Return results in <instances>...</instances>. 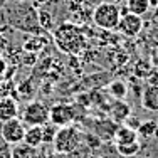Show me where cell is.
<instances>
[{
  "mask_svg": "<svg viewBox=\"0 0 158 158\" xmlns=\"http://www.w3.org/2000/svg\"><path fill=\"white\" fill-rule=\"evenodd\" d=\"M54 42L66 54H79L86 47V35L76 24L64 22L54 29Z\"/></svg>",
  "mask_w": 158,
  "mask_h": 158,
  "instance_id": "cell-1",
  "label": "cell"
},
{
  "mask_svg": "<svg viewBox=\"0 0 158 158\" xmlns=\"http://www.w3.org/2000/svg\"><path fill=\"white\" fill-rule=\"evenodd\" d=\"M81 141H82V135L76 126L73 125L62 126L57 128V133H56L54 141H52V148L59 155H69V153H74L79 148Z\"/></svg>",
  "mask_w": 158,
  "mask_h": 158,
  "instance_id": "cell-2",
  "label": "cell"
},
{
  "mask_svg": "<svg viewBox=\"0 0 158 158\" xmlns=\"http://www.w3.org/2000/svg\"><path fill=\"white\" fill-rule=\"evenodd\" d=\"M119 17H121V10L113 2H101L93 10V22L96 27L103 31H114L118 27Z\"/></svg>",
  "mask_w": 158,
  "mask_h": 158,
  "instance_id": "cell-3",
  "label": "cell"
},
{
  "mask_svg": "<svg viewBox=\"0 0 158 158\" xmlns=\"http://www.w3.org/2000/svg\"><path fill=\"white\" fill-rule=\"evenodd\" d=\"M20 119L27 126H44L46 123H49V106H46L39 99L31 101L24 106Z\"/></svg>",
  "mask_w": 158,
  "mask_h": 158,
  "instance_id": "cell-4",
  "label": "cell"
},
{
  "mask_svg": "<svg viewBox=\"0 0 158 158\" xmlns=\"http://www.w3.org/2000/svg\"><path fill=\"white\" fill-rule=\"evenodd\" d=\"M74 119H76V110H74L73 104L57 103L49 108V123H52L54 126H69L73 125Z\"/></svg>",
  "mask_w": 158,
  "mask_h": 158,
  "instance_id": "cell-5",
  "label": "cell"
},
{
  "mask_svg": "<svg viewBox=\"0 0 158 158\" xmlns=\"http://www.w3.org/2000/svg\"><path fill=\"white\" fill-rule=\"evenodd\" d=\"M24 135H25V125L22 123L20 118H12L9 121H3L2 126H0V136L10 146L24 141Z\"/></svg>",
  "mask_w": 158,
  "mask_h": 158,
  "instance_id": "cell-6",
  "label": "cell"
},
{
  "mask_svg": "<svg viewBox=\"0 0 158 158\" xmlns=\"http://www.w3.org/2000/svg\"><path fill=\"white\" fill-rule=\"evenodd\" d=\"M141 29H143V19L140 15L126 12V14H121L116 31H119L126 37H136L141 32Z\"/></svg>",
  "mask_w": 158,
  "mask_h": 158,
  "instance_id": "cell-7",
  "label": "cell"
},
{
  "mask_svg": "<svg viewBox=\"0 0 158 158\" xmlns=\"http://www.w3.org/2000/svg\"><path fill=\"white\" fill-rule=\"evenodd\" d=\"M141 106L146 111L158 113V84H148L141 93Z\"/></svg>",
  "mask_w": 158,
  "mask_h": 158,
  "instance_id": "cell-8",
  "label": "cell"
},
{
  "mask_svg": "<svg viewBox=\"0 0 158 158\" xmlns=\"http://www.w3.org/2000/svg\"><path fill=\"white\" fill-rule=\"evenodd\" d=\"M12 118H19V103L14 98L5 96L0 99V123L9 121Z\"/></svg>",
  "mask_w": 158,
  "mask_h": 158,
  "instance_id": "cell-9",
  "label": "cell"
},
{
  "mask_svg": "<svg viewBox=\"0 0 158 158\" xmlns=\"http://www.w3.org/2000/svg\"><path fill=\"white\" fill-rule=\"evenodd\" d=\"M110 116L114 123H125L128 119V116H131V108L125 99H116L111 104Z\"/></svg>",
  "mask_w": 158,
  "mask_h": 158,
  "instance_id": "cell-10",
  "label": "cell"
},
{
  "mask_svg": "<svg viewBox=\"0 0 158 158\" xmlns=\"http://www.w3.org/2000/svg\"><path fill=\"white\" fill-rule=\"evenodd\" d=\"M10 158H40V153H39V148L20 141L17 145H12Z\"/></svg>",
  "mask_w": 158,
  "mask_h": 158,
  "instance_id": "cell-11",
  "label": "cell"
},
{
  "mask_svg": "<svg viewBox=\"0 0 158 158\" xmlns=\"http://www.w3.org/2000/svg\"><path fill=\"white\" fill-rule=\"evenodd\" d=\"M138 140V133L135 130L128 126H118L114 131V141L116 145H123V143H131V141H136Z\"/></svg>",
  "mask_w": 158,
  "mask_h": 158,
  "instance_id": "cell-12",
  "label": "cell"
},
{
  "mask_svg": "<svg viewBox=\"0 0 158 158\" xmlns=\"http://www.w3.org/2000/svg\"><path fill=\"white\" fill-rule=\"evenodd\" d=\"M24 143L39 148V146L42 145V126H29V128H25Z\"/></svg>",
  "mask_w": 158,
  "mask_h": 158,
  "instance_id": "cell-13",
  "label": "cell"
},
{
  "mask_svg": "<svg viewBox=\"0 0 158 158\" xmlns=\"http://www.w3.org/2000/svg\"><path fill=\"white\" fill-rule=\"evenodd\" d=\"M46 46H47V39H44V37L31 35V37H27V39L24 40V51L25 52H32V54L40 52Z\"/></svg>",
  "mask_w": 158,
  "mask_h": 158,
  "instance_id": "cell-14",
  "label": "cell"
},
{
  "mask_svg": "<svg viewBox=\"0 0 158 158\" xmlns=\"http://www.w3.org/2000/svg\"><path fill=\"white\" fill-rule=\"evenodd\" d=\"M108 91L110 94L114 98V99H125L128 94V86L125 81L121 79H116V81H111V84L108 86Z\"/></svg>",
  "mask_w": 158,
  "mask_h": 158,
  "instance_id": "cell-15",
  "label": "cell"
},
{
  "mask_svg": "<svg viewBox=\"0 0 158 158\" xmlns=\"http://www.w3.org/2000/svg\"><path fill=\"white\" fill-rule=\"evenodd\" d=\"M150 10V0H128V12L135 15H145Z\"/></svg>",
  "mask_w": 158,
  "mask_h": 158,
  "instance_id": "cell-16",
  "label": "cell"
},
{
  "mask_svg": "<svg viewBox=\"0 0 158 158\" xmlns=\"http://www.w3.org/2000/svg\"><path fill=\"white\" fill-rule=\"evenodd\" d=\"M141 145L140 141H131V143H123V145H116V150H118V153L121 156L125 158H131L135 155H138V152H140Z\"/></svg>",
  "mask_w": 158,
  "mask_h": 158,
  "instance_id": "cell-17",
  "label": "cell"
},
{
  "mask_svg": "<svg viewBox=\"0 0 158 158\" xmlns=\"http://www.w3.org/2000/svg\"><path fill=\"white\" fill-rule=\"evenodd\" d=\"M156 130H158V125L155 121H145V123L140 125V128L136 130V133H138V136L148 140V138H152L153 135L156 133Z\"/></svg>",
  "mask_w": 158,
  "mask_h": 158,
  "instance_id": "cell-18",
  "label": "cell"
},
{
  "mask_svg": "<svg viewBox=\"0 0 158 158\" xmlns=\"http://www.w3.org/2000/svg\"><path fill=\"white\" fill-rule=\"evenodd\" d=\"M56 133H57V126H54L52 123H46L42 126V145H52Z\"/></svg>",
  "mask_w": 158,
  "mask_h": 158,
  "instance_id": "cell-19",
  "label": "cell"
},
{
  "mask_svg": "<svg viewBox=\"0 0 158 158\" xmlns=\"http://www.w3.org/2000/svg\"><path fill=\"white\" fill-rule=\"evenodd\" d=\"M37 19H39V25H42L44 29H51L52 25H54V22H52L51 14L46 12V10H40V12H39V15H37Z\"/></svg>",
  "mask_w": 158,
  "mask_h": 158,
  "instance_id": "cell-20",
  "label": "cell"
},
{
  "mask_svg": "<svg viewBox=\"0 0 158 158\" xmlns=\"http://www.w3.org/2000/svg\"><path fill=\"white\" fill-rule=\"evenodd\" d=\"M9 89H10V84L3 76H0V99L5 96H9Z\"/></svg>",
  "mask_w": 158,
  "mask_h": 158,
  "instance_id": "cell-21",
  "label": "cell"
},
{
  "mask_svg": "<svg viewBox=\"0 0 158 158\" xmlns=\"http://www.w3.org/2000/svg\"><path fill=\"white\" fill-rule=\"evenodd\" d=\"M140 125H141L140 118H135V116H128V119L125 121V126L131 128V130H135V131H136L138 128H140Z\"/></svg>",
  "mask_w": 158,
  "mask_h": 158,
  "instance_id": "cell-22",
  "label": "cell"
},
{
  "mask_svg": "<svg viewBox=\"0 0 158 158\" xmlns=\"http://www.w3.org/2000/svg\"><path fill=\"white\" fill-rule=\"evenodd\" d=\"M7 49H9V39L3 34H0V54H3Z\"/></svg>",
  "mask_w": 158,
  "mask_h": 158,
  "instance_id": "cell-23",
  "label": "cell"
},
{
  "mask_svg": "<svg viewBox=\"0 0 158 158\" xmlns=\"http://www.w3.org/2000/svg\"><path fill=\"white\" fill-rule=\"evenodd\" d=\"M7 67H9V64H7V61H5V57H3L2 54H0V76H3V74H5Z\"/></svg>",
  "mask_w": 158,
  "mask_h": 158,
  "instance_id": "cell-24",
  "label": "cell"
},
{
  "mask_svg": "<svg viewBox=\"0 0 158 158\" xmlns=\"http://www.w3.org/2000/svg\"><path fill=\"white\" fill-rule=\"evenodd\" d=\"M89 158H103V156H96V155H93V156H89Z\"/></svg>",
  "mask_w": 158,
  "mask_h": 158,
  "instance_id": "cell-25",
  "label": "cell"
},
{
  "mask_svg": "<svg viewBox=\"0 0 158 158\" xmlns=\"http://www.w3.org/2000/svg\"><path fill=\"white\" fill-rule=\"evenodd\" d=\"M19 2H24V0H19Z\"/></svg>",
  "mask_w": 158,
  "mask_h": 158,
  "instance_id": "cell-26",
  "label": "cell"
}]
</instances>
